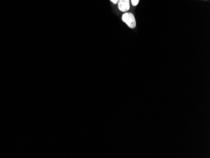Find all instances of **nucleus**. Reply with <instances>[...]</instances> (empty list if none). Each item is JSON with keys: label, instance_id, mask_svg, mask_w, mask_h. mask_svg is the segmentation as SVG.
<instances>
[{"label": "nucleus", "instance_id": "f257e3e1", "mask_svg": "<svg viewBox=\"0 0 210 158\" xmlns=\"http://www.w3.org/2000/svg\"><path fill=\"white\" fill-rule=\"evenodd\" d=\"M122 19L124 23L126 24L130 29H134V28L136 27V25H137L135 17L132 13L128 12L124 13L122 15Z\"/></svg>", "mask_w": 210, "mask_h": 158}, {"label": "nucleus", "instance_id": "f03ea898", "mask_svg": "<svg viewBox=\"0 0 210 158\" xmlns=\"http://www.w3.org/2000/svg\"><path fill=\"white\" fill-rule=\"evenodd\" d=\"M117 4L119 10L122 12H127L130 9V0H119Z\"/></svg>", "mask_w": 210, "mask_h": 158}, {"label": "nucleus", "instance_id": "7ed1b4c3", "mask_svg": "<svg viewBox=\"0 0 210 158\" xmlns=\"http://www.w3.org/2000/svg\"><path fill=\"white\" fill-rule=\"evenodd\" d=\"M140 0H130V2H131L132 6L133 7H136L137 6V5L139 4Z\"/></svg>", "mask_w": 210, "mask_h": 158}, {"label": "nucleus", "instance_id": "20e7f679", "mask_svg": "<svg viewBox=\"0 0 210 158\" xmlns=\"http://www.w3.org/2000/svg\"><path fill=\"white\" fill-rule=\"evenodd\" d=\"M118 1H119V0H110V1H111L112 3L115 4H117V3H118Z\"/></svg>", "mask_w": 210, "mask_h": 158}, {"label": "nucleus", "instance_id": "39448f33", "mask_svg": "<svg viewBox=\"0 0 210 158\" xmlns=\"http://www.w3.org/2000/svg\"><path fill=\"white\" fill-rule=\"evenodd\" d=\"M206 1H207V0H206Z\"/></svg>", "mask_w": 210, "mask_h": 158}]
</instances>
